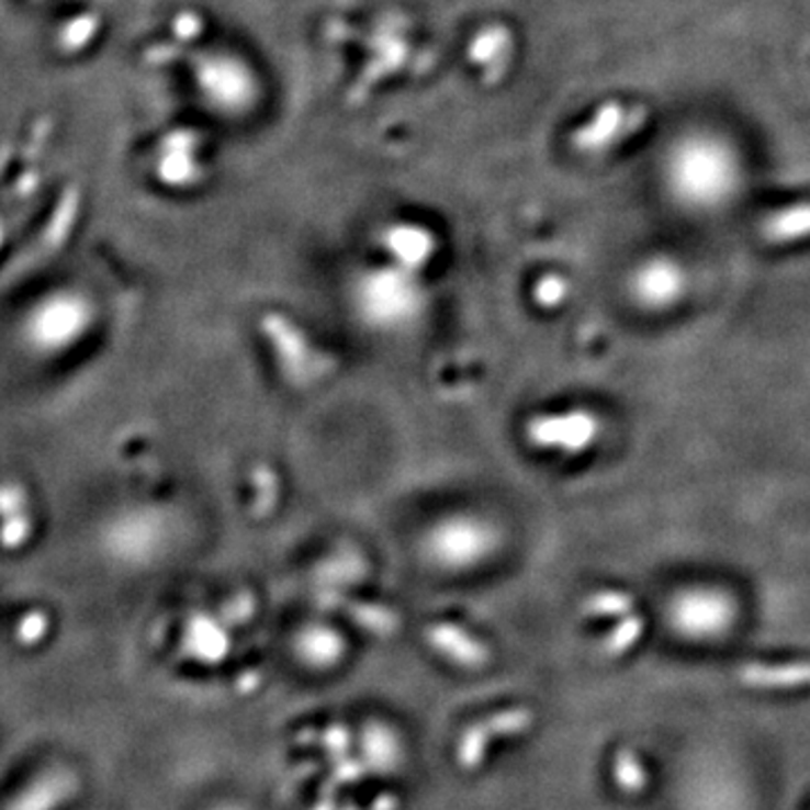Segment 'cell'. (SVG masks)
Returning <instances> with one entry per match:
<instances>
[{
    "mask_svg": "<svg viewBox=\"0 0 810 810\" xmlns=\"http://www.w3.org/2000/svg\"><path fill=\"white\" fill-rule=\"evenodd\" d=\"M668 169L675 188L683 194L711 199L734 183L736 162L720 140L711 135H694L673 151Z\"/></svg>",
    "mask_w": 810,
    "mask_h": 810,
    "instance_id": "6da1fadb",
    "label": "cell"
},
{
    "mask_svg": "<svg viewBox=\"0 0 810 810\" xmlns=\"http://www.w3.org/2000/svg\"><path fill=\"white\" fill-rule=\"evenodd\" d=\"M601 424L588 410L536 417L527 426V437L540 448H559L567 455H578L599 437Z\"/></svg>",
    "mask_w": 810,
    "mask_h": 810,
    "instance_id": "7a4b0ae2",
    "label": "cell"
},
{
    "mask_svg": "<svg viewBox=\"0 0 810 810\" xmlns=\"http://www.w3.org/2000/svg\"><path fill=\"white\" fill-rule=\"evenodd\" d=\"M741 685L761 691H795L810 689V660L797 662H750L739 668Z\"/></svg>",
    "mask_w": 810,
    "mask_h": 810,
    "instance_id": "3957f363",
    "label": "cell"
},
{
    "mask_svg": "<svg viewBox=\"0 0 810 810\" xmlns=\"http://www.w3.org/2000/svg\"><path fill=\"white\" fill-rule=\"evenodd\" d=\"M763 233L775 244H790L810 237V203H797L773 214L765 221Z\"/></svg>",
    "mask_w": 810,
    "mask_h": 810,
    "instance_id": "277c9868",
    "label": "cell"
},
{
    "mask_svg": "<svg viewBox=\"0 0 810 810\" xmlns=\"http://www.w3.org/2000/svg\"><path fill=\"white\" fill-rule=\"evenodd\" d=\"M680 284V270L666 261H655L646 266L638 278V289L646 302H671L673 297H678Z\"/></svg>",
    "mask_w": 810,
    "mask_h": 810,
    "instance_id": "5b68a950",
    "label": "cell"
},
{
    "mask_svg": "<svg viewBox=\"0 0 810 810\" xmlns=\"http://www.w3.org/2000/svg\"><path fill=\"white\" fill-rule=\"evenodd\" d=\"M612 781L623 795H642L651 784L646 765L633 747L617 750L612 758Z\"/></svg>",
    "mask_w": 810,
    "mask_h": 810,
    "instance_id": "8992f818",
    "label": "cell"
},
{
    "mask_svg": "<svg viewBox=\"0 0 810 810\" xmlns=\"http://www.w3.org/2000/svg\"><path fill=\"white\" fill-rule=\"evenodd\" d=\"M702 604H705V599L702 601L694 599V601H687V604L683 601L678 606V612H675V617H678L683 633L687 630L689 635H713V633H718V628H723L725 621L730 619V615L723 608H718L716 601H711L709 608H705Z\"/></svg>",
    "mask_w": 810,
    "mask_h": 810,
    "instance_id": "52a82bcc",
    "label": "cell"
},
{
    "mask_svg": "<svg viewBox=\"0 0 810 810\" xmlns=\"http://www.w3.org/2000/svg\"><path fill=\"white\" fill-rule=\"evenodd\" d=\"M623 124V109L619 104H608L604 106L590 124H585V128L578 135V147L590 149V151H599L604 147H608L606 143L615 140L617 133L621 131Z\"/></svg>",
    "mask_w": 810,
    "mask_h": 810,
    "instance_id": "ba28073f",
    "label": "cell"
},
{
    "mask_svg": "<svg viewBox=\"0 0 810 810\" xmlns=\"http://www.w3.org/2000/svg\"><path fill=\"white\" fill-rule=\"evenodd\" d=\"M646 628V619L638 612L626 615L615 630H610V635L604 640V653L608 657H621L628 651H633V646L642 640Z\"/></svg>",
    "mask_w": 810,
    "mask_h": 810,
    "instance_id": "9c48e42d",
    "label": "cell"
},
{
    "mask_svg": "<svg viewBox=\"0 0 810 810\" xmlns=\"http://www.w3.org/2000/svg\"><path fill=\"white\" fill-rule=\"evenodd\" d=\"M635 599L623 590H599L583 604V612L588 617H623L633 610Z\"/></svg>",
    "mask_w": 810,
    "mask_h": 810,
    "instance_id": "30bf717a",
    "label": "cell"
},
{
    "mask_svg": "<svg viewBox=\"0 0 810 810\" xmlns=\"http://www.w3.org/2000/svg\"><path fill=\"white\" fill-rule=\"evenodd\" d=\"M570 295V282L559 273H548L540 278L533 289V300L543 308H556L561 306Z\"/></svg>",
    "mask_w": 810,
    "mask_h": 810,
    "instance_id": "8fae6325",
    "label": "cell"
}]
</instances>
